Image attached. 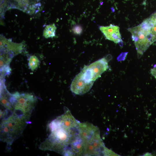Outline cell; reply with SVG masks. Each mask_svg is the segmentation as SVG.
<instances>
[{
  "mask_svg": "<svg viewBox=\"0 0 156 156\" xmlns=\"http://www.w3.org/2000/svg\"><path fill=\"white\" fill-rule=\"evenodd\" d=\"M37 99L31 94H8V100L1 105L0 139L10 146L22 134L29 124Z\"/></svg>",
  "mask_w": 156,
  "mask_h": 156,
  "instance_id": "1",
  "label": "cell"
},
{
  "mask_svg": "<svg viewBox=\"0 0 156 156\" xmlns=\"http://www.w3.org/2000/svg\"><path fill=\"white\" fill-rule=\"evenodd\" d=\"M47 125V138L39 148L55 151L66 156L69 149L79 133L81 122L76 120L68 109Z\"/></svg>",
  "mask_w": 156,
  "mask_h": 156,
  "instance_id": "2",
  "label": "cell"
},
{
  "mask_svg": "<svg viewBox=\"0 0 156 156\" xmlns=\"http://www.w3.org/2000/svg\"><path fill=\"white\" fill-rule=\"evenodd\" d=\"M1 15L3 16L7 10L16 8L32 14L39 8L40 3L37 0H0Z\"/></svg>",
  "mask_w": 156,
  "mask_h": 156,
  "instance_id": "3",
  "label": "cell"
},
{
  "mask_svg": "<svg viewBox=\"0 0 156 156\" xmlns=\"http://www.w3.org/2000/svg\"><path fill=\"white\" fill-rule=\"evenodd\" d=\"M108 67L107 60L105 58H102L89 66H85L81 71L87 81L94 82L107 70Z\"/></svg>",
  "mask_w": 156,
  "mask_h": 156,
  "instance_id": "4",
  "label": "cell"
},
{
  "mask_svg": "<svg viewBox=\"0 0 156 156\" xmlns=\"http://www.w3.org/2000/svg\"><path fill=\"white\" fill-rule=\"evenodd\" d=\"M93 83L94 82H89L86 80L81 71L73 80L71 85L70 89L75 94H83L90 90Z\"/></svg>",
  "mask_w": 156,
  "mask_h": 156,
  "instance_id": "5",
  "label": "cell"
},
{
  "mask_svg": "<svg viewBox=\"0 0 156 156\" xmlns=\"http://www.w3.org/2000/svg\"><path fill=\"white\" fill-rule=\"evenodd\" d=\"M99 29L107 39L116 43L122 42L118 26L110 24L107 26H100Z\"/></svg>",
  "mask_w": 156,
  "mask_h": 156,
  "instance_id": "6",
  "label": "cell"
},
{
  "mask_svg": "<svg viewBox=\"0 0 156 156\" xmlns=\"http://www.w3.org/2000/svg\"><path fill=\"white\" fill-rule=\"evenodd\" d=\"M23 46L22 43H14L1 35V51L11 52L17 54L22 51Z\"/></svg>",
  "mask_w": 156,
  "mask_h": 156,
  "instance_id": "7",
  "label": "cell"
},
{
  "mask_svg": "<svg viewBox=\"0 0 156 156\" xmlns=\"http://www.w3.org/2000/svg\"><path fill=\"white\" fill-rule=\"evenodd\" d=\"M148 24V29L155 40H156V12L146 18Z\"/></svg>",
  "mask_w": 156,
  "mask_h": 156,
  "instance_id": "8",
  "label": "cell"
},
{
  "mask_svg": "<svg viewBox=\"0 0 156 156\" xmlns=\"http://www.w3.org/2000/svg\"><path fill=\"white\" fill-rule=\"evenodd\" d=\"M56 29L57 27L54 24L47 25L43 31V36L46 38L54 37Z\"/></svg>",
  "mask_w": 156,
  "mask_h": 156,
  "instance_id": "9",
  "label": "cell"
},
{
  "mask_svg": "<svg viewBox=\"0 0 156 156\" xmlns=\"http://www.w3.org/2000/svg\"><path fill=\"white\" fill-rule=\"evenodd\" d=\"M39 62L38 58L35 55H33L29 58V66L31 70L33 71L38 67Z\"/></svg>",
  "mask_w": 156,
  "mask_h": 156,
  "instance_id": "10",
  "label": "cell"
},
{
  "mask_svg": "<svg viewBox=\"0 0 156 156\" xmlns=\"http://www.w3.org/2000/svg\"><path fill=\"white\" fill-rule=\"evenodd\" d=\"M72 30L74 34L77 35H80L82 33V28L79 25H76L73 27Z\"/></svg>",
  "mask_w": 156,
  "mask_h": 156,
  "instance_id": "11",
  "label": "cell"
},
{
  "mask_svg": "<svg viewBox=\"0 0 156 156\" xmlns=\"http://www.w3.org/2000/svg\"><path fill=\"white\" fill-rule=\"evenodd\" d=\"M151 73L156 79V64L151 70Z\"/></svg>",
  "mask_w": 156,
  "mask_h": 156,
  "instance_id": "12",
  "label": "cell"
},
{
  "mask_svg": "<svg viewBox=\"0 0 156 156\" xmlns=\"http://www.w3.org/2000/svg\"><path fill=\"white\" fill-rule=\"evenodd\" d=\"M38 1H39V0H37Z\"/></svg>",
  "mask_w": 156,
  "mask_h": 156,
  "instance_id": "13",
  "label": "cell"
}]
</instances>
